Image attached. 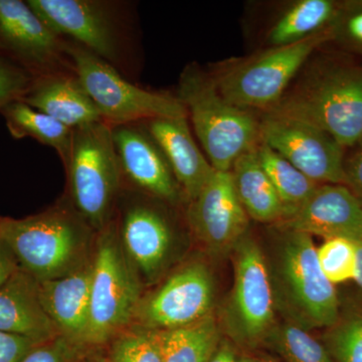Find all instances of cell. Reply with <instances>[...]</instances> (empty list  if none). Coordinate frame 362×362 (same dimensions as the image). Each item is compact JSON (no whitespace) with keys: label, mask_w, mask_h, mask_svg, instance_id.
Returning <instances> with one entry per match:
<instances>
[{"label":"cell","mask_w":362,"mask_h":362,"mask_svg":"<svg viewBox=\"0 0 362 362\" xmlns=\"http://www.w3.org/2000/svg\"><path fill=\"white\" fill-rule=\"evenodd\" d=\"M92 230L71 202L25 218H0L2 239L39 282L68 275L89 259Z\"/></svg>","instance_id":"1"},{"label":"cell","mask_w":362,"mask_h":362,"mask_svg":"<svg viewBox=\"0 0 362 362\" xmlns=\"http://www.w3.org/2000/svg\"><path fill=\"white\" fill-rule=\"evenodd\" d=\"M266 113L310 124L351 148L362 139V66H319Z\"/></svg>","instance_id":"2"},{"label":"cell","mask_w":362,"mask_h":362,"mask_svg":"<svg viewBox=\"0 0 362 362\" xmlns=\"http://www.w3.org/2000/svg\"><path fill=\"white\" fill-rule=\"evenodd\" d=\"M269 270L276 308L288 322L307 331L337 325L339 300L319 266L311 235L287 228Z\"/></svg>","instance_id":"3"},{"label":"cell","mask_w":362,"mask_h":362,"mask_svg":"<svg viewBox=\"0 0 362 362\" xmlns=\"http://www.w3.org/2000/svg\"><path fill=\"white\" fill-rule=\"evenodd\" d=\"M177 97L216 170L230 171L242 154L261 142L259 122L251 112L226 101L213 77L197 64L185 66L181 74Z\"/></svg>","instance_id":"4"},{"label":"cell","mask_w":362,"mask_h":362,"mask_svg":"<svg viewBox=\"0 0 362 362\" xmlns=\"http://www.w3.org/2000/svg\"><path fill=\"white\" fill-rule=\"evenodd\" d=\"M52 30L127 74L134 54V26L127 2L26 0Z\"/></svg>","instance_id":"5"},{"label":"cell","mask_w":362,"mask_h":362,"mask_svg":"<svg viewBox=\"0 0 362 362\" xmlns=\"http://www.w3.org/2000/svg\"><path fill=\"white\" fill-rule=\"evenodd\" d=\"M65 168L71 204L100 232L113 218L123 185L111 126L101 121L73 129Z\"/></svg>","instance_id":"6"},{"label":"cell","mask_w":362,"mask_h":362,"mask_svg":"<svg viewBox=\"0 0 362 362\" xmlns=\"http://www.w3.org/2000/svg\"><path fill=\"white\" fill-rule=\"evenodd\" d=\"M65 42L73 71L103 122L113 126L188 117L177 96L143 89L96 54L71 40Z\"/></svg>","instance_id":"7"},{"label":"cell","mask_w":362,"mask_h":362,"mask_svg":"<svg viewBox=\"0 0 362 362\" xmlns=\"http://www.w3.org/2000/svg\"><path fill=\"white\" fill-rule=\"evenodd\" d=\"M93 254L88 347L110 341L135 318L140 287L124 250L118 226L100 230Z\"/></svg>","instance_id":"8"},{"label":"cell","mask_w":362,"mask_h":362,"mask_svg":"<svg viewBox=\"0 0 362 362\" xmlns=\"http://www.w3.org/2000/svg\"><path fill=\"white\" fill-rule=\"evenodd\" d=\"M331 40V30L296 44L270 47L213 77L221 96L242 109L270 110L317 47Z\"/></svg>","instance_id":"9"},{"label":"cell","mask_w":362,"mask_h":362,"mask_svg":"<svg viewBox=\"0 0 362 362\" xmlns=\"http://www.w3.org/2000/svg\"><path fill=\"white\" fill-rule=\"evenodd\" d=\"M235 249V283L223 322L233 341L254 346L273 330L276 305L270 270L263 252L249 237Z\"/></svg>","instance_id":"10"},{"label":"cell","mask_w":362,"mask_h":362,"mask_svg":"<svg viewBox=\"0 0 362 362\" xmlns=\"http://www.w3.org/2000/svg\"><path fill=\"white\" fill-rule=\"evenodd\" d=\"M259 138L318 185H344V147L328 133L296 119L266 113Z\"/></svg>","instance_id":"11"},{"label":"cell","mask_w":362,"mask_h":362,"mask_svg":"<svg viewBox=\"0 0 362 362\" xmlns=\"http://www.w3.org/2000/svg\"><path fill=\"white\" fill-rule=\"evenodd\" d=\"M0 54L35 78L73 71L65 39L23 0H0Z\"/></svg>","instance_id":"12"},{"label":"cell","mask_w":362,"mask_h":362,"mask_svg":"<svg viewBox=\"0 0 362 362\" xmlns=\"http://www.w3.org/2000/svg\"><path fill=\"white\" fill-rule=\"evenodd\" d=\"M214 298L211 272L204 264H190L140 301L135 318L146 330L175 329L211 314Z\"/></svg>","instance_id":"13"},{"label":"cell","mask_w":362,"mask_h":362,"mask_svg":"<svg viewBox=\"0 0 362 362\" xmlns=\"http://www.w3.org/2000/svg\"><path fill=\"white\" fill-rule=\"evenodd\" d=\"M187 220L209 251L221 254L246 235L249 216L235 194L230 171H218L190 202Z\"/></svg>","instance_id":"14"},{"label":"cell","mask_w":362,"mask_h":362,"mask_svg":"<svg viewBox=\"0 0 362 362\" xmlns=\"http://www.w3.org/2000/svg\"><path fill=\"white\" fill-rule=\"evenodd\" d=\"M122 182L145 195L175 204L182 192L168 160L142 122L111 126Z\"/></svg>","instance_id":"15"},{"label":"cell","mask_w":362,"mask_h":362,"mask_svg":"<svg viewBox=\"0 0 362 362\" xmlns=\"http://www.w3.org/2000/svg\"><path fill=\"white\" fill-rule=\"evenodd\" d=\"M287 228L325 240H362V199L344 185H320L286 220Z\"/></svg>","instance_id":"16"},{"label":"cell","mask_w":362,"mask_h":362,"mask_svg":"<svg viewBox=\"0 0 362 362\" xmlns=\"http://www.w3.org/2000/svg\"><path fill=\"white\" fill-rule=\"evenodd\" d=\"M93 255L68 275L39 282L40 300L59 335L88 347Z\"/></svg>","instance_id":"17"},{"label":"cell","mask_w":362,"mask_h":362,"mask_svg":"<svg viewBox=\"0 0 362 362\" xmlns=\"http://www.w3.org/2000/svg\"><path fill=\"white\" fill-rule=\"evenodd\" d=\"M132 201L121 213V240L130 263L146 277L160 270L173 240L170 225L160 209L149 202Z\"/></svg>","instance_id":"18"},{"label":"cell","mask_w":362,"mask_h":362,"mask_svg":"<svg viewBox=\"0 0 362 362\" xmlns=\"http://www.w3.org/2000/svg\"><path fill=\"white\" fill-rule=\"evenodd\" d=\"M187 118H156L142 123L168 160L183 194L192 202L216 169L195 143Z\"/></svg>","instance_id":"19"},{"label":"cell","mask_w":362,"mask_h":362,"mask_svg":"<svg viewBox=\"0 0 362 362\" xmlns=\"http://www.w3.org/2000/svg\"><path fill=\"white\" fill-rule=\"evenodd\" d=\"M21 101L71 129L103 121L74 71L35 78Z\"/></svg>","instance_id":"20"},{"label":"cell","mask_w":362,"mask_h":362,"mask_svg":"<svg viewBox=\"0 0 362 362\" xmlns=\"http://www.w3.org/2000/svg\"><path fill=\"white\" fill-rule=\"evenodd\" d=\"M0 331L37 343L59 335L40 300L39 281L23 269L0 287Z\"/></svg>","instance_id":"21"},{"label":"cell","mask_w":362,"mask_h":362,"mask_svg":"<svg viewBox=\"0 0 362 362\" xmlns=\"http://www.w3.org/2000/svg\"><path fill=\"white\" fill-rule=\"evenodd\" d=\"M257 147L242 154L230 168L235 194L252 220L262 223L284 220V206L259 162Z\"/></svg>","instance_id":"22"},{"label":"cell","mask_w":362,"mask_h":362,"mask_svg":"<svg viewBox=\"0 0 362 362\" xmlns=\"http://www.w3.org/2000/svg\"><path fill=\"white\" fill-rule=\"evenodd\" d=\"M341 4L332 0H300L276 21L268 33L270 47L296 44L330 30Z\"/></svg>","instance_id":"23"},{"label":"cell","mask_w":362,"mask_h":362,"mask_svg":"<svg viewBox=\"0 0 362 362\" xmlns=\"http://www.w3.org/2000/svg\"><path fill=\"white\" fill-rule=\"evenodd\" d=\"M163 362H209L221 341L213 314L182 327L150 330Z\"/></svg>","instance_id":"24"},{"label":"cell","mask_w":362,"mask_h":362,"mask_svg":"<svg viewBox=\"0 0 362 362\" xmlns=\"http://www.w3.org/2000/svg\"><path fill=\"white\" fill-rule=\"evenodd\" d=\"M7 129L16 139L32 137L56 150L64 166L70 156L73 129L42 113L21 100L6 105L0 110Z\"/></svg>","instance_id":"25"},{"label":"cell","mask_w":362,"mask_h":362,"mask_svg":"<svg viewBox=\"0 0 362 362\" xmlns=\"http://www.w3.org/2000/svg\"><path fill=\"white\" fill-rule=\"evenodd\" d=\"M257 152L264 170L284 206V221L288 220L320 185L307 177L265 143L259 142Z\"/></svg>","instance_id":"26"},{"label":"cell","mask_w":362,"mask_h":362,"mask_svg":"<svg viewBox=\"0 0 362 362\" xmlns=\"http://www.w3.org/2000/svg\"><path fill=\"white\" fill-rule=\"evenodd\" d=\"M272 340L286 362H334L325 345L308 331L286 322L271 331Z\"/></svg>","instance_id":"27"},{"label":"cell","mask_w":362,"mask_h":362,"mask_svg":"<svg viewBox=\"0 0 362 362\" xmlns=\"http://www.w3.org/2000/svg\"><path fill=\"white\" fill-rule=\"evenodd\" d=\"M317 258L324 275L333 285L356 278V240L345 238L325 240L317 249Z\"/></svg>","instance_id":"28"},{"label":"cell","mask_w":362,"mask_h":362,"mask_svg":"<svg viewBox=\"0 0 362 362\" xmlns=\"http://www.w3.org/2000/svg\"><path fill=\"white\" fill-rule=\"evenodd\" d=\"M107 362H163L158 345L150 330L135 331L117 337Z\"/></svg>","instance_id":"29"},{"label":"cell","mask_w":362,"mask_h":362,"mask_svg":"<svg viewBox=\"0 0 362 362\" xmlns=\"http://www.w3.org/2000/svg\"><path fill=\"white\" fill-rule=\"evenodd\" d=\"M325 347L334 362H362V318L333 326Z\"/></svg>","instance_id":"30"},{"label":"cell","mask_w":362,"mask_h":362,"mask_svg":"<svg viewBox=\"0 0 362 362\" xmlns=\"http://www.w3.org/2000/svg\"><path fill=\"white\" fill-rule=\"evenodd\" d=\"M331 40L362 54V1L341 4L337 21L331 28Z\"/></svg>","instance_id":"31"},{"label":"cell","mask_w":362,"mask_h":362,"mask_svg":"<svg viewBox=\"0 0 362 362\" xmlns=\"http://www.w3.org/2000/svg\"><path fill=\"white\" fill-rule=\"evenodd\" d=\"M35 78L32 73L0 54V110L23 99Z\"/></svg>","instance_id":"32"},{"label":"cell","mask_w":362,"mask_h":362,"mask_svg":"<svg viewBox=\"0 0 362 362\" xmlns=\"http://www.w3.org/2000/svg\"><path fill=\"white\" fill-rule=\"evenodd\" d=\"M85 349L59 335L35 345L21 362H87Z\"/></svg>","instance_id":"33"},{"label":"cell","mask_w":362,"mask_h":362,"mask_svg":"<svg viewBox=\"0 0 362 362\" xmlns=\"http://www.w3.org/2000/svg\"><path fill=\"white\" fill-rule=\"evenodd\" d=\"M37 344L28 338L0 331V362H21Z\"/></svg>","instance_id":"34"},{"label":"cell","mask_w":362,"mask_h":362,"mask_svg":"<svg viewBox=\"0 0 362 362\" xmlns=\"http://www.w3.org/2000/svg\"><path fill=\"white\" fill-rule=\"evenodd\" d=\"M344 159V185L362 199V139L357 142Z\"/></svg>","instance_id":"35"},{"label":"cell","mask_w":362,"mask_h":362,"mask_svg":"<svg viewBox=\"0 0 362 362\" xmlns=\"http://www.w3.org/2000/svg\"><path fill=\"white\" fill-rule=\"evenodd\" d=\"M20 268L11 247L0 235V287L6 284Z\"/></svg>","instance_id":"36"},{"label":"cell","mask_w":362,"mask_h":362,"mask_svg":"<svg viewBox=\"0 0 362 362\" xmlns=\"http://www.w3.org/2000/svg\"><path fill=\"white\" fill-rule=\"evenodd\" d=\"M209 362H246L240 354H238L237 350L230 344V342L226 340H221L218 349L214 352L213 357H211Z\"/></svg>","instance_id":"37"},{"label":"cell","mask_w":362,"mask_h":362,"mask_svg":"<svg viewBox=\"0 0 362 362\" xmlns=\"http://www.w3.org/2000/svg\"><path fill=\"white\" fill-rule=\"evenodd\" d=\"M357 266L356 274L354 281L359 285L362 289V242L357 240Z\"/></svg>","instance_id":"38"},{"label":"cell","mask_w":362,"mask_h":362,"mask_svg":"<svg viewBox=\"0 0 362 362\" xmlns=\"http://www.w3.org/2000/svg\"><path fill=\"white\" fill-rule=\"evenodd\" d=\"M361 242H362V240H361Z\"/></svg>","instance_id":"39"},{"label":"cell","mask_w":362,"mask_h":362,"mask_svg":"<svg viewBox=\"0 0 362 362\" xmlns=\"http://www.w3.org/2000/svg\"><path fill=\"white\" fill-rule=\"evenodd\" d=\"M88 362V361H87Z\"/></svg>","instance_id":"40"}]
</instances>
